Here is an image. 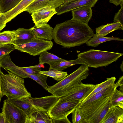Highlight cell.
Listing matches in <instances>:
<instances>
[{"label": "cell", "mask_w": 123, "mask_h": 123, "mask_svg": "<svg viewBox=\"0 0 123 123\" xmlns=\"http://www.w3.org/2000/svg\"><path fill=\"white\" fill-rule=\"evenodd\" d=\"M123 54L118 52L91 49L79 54L77 56L89 67L97 68L106 67L116 62Z\"/></svg>", "instance_id": "obj_4"}, {"label": "cell", "mask_w": 123, "mask_h": 123, "mask_svg": "<svg viewBox=\"0 0 123 123\" xmlns=\"http://www.w3.org/2000/svg\"><path fill=\"white\" fill-rule=\"evenodd\" d=\"M29 67L31 68H44V66L43 64H39L37 65Z\"/></svg>", "instance_id": "obj_41"}, {"label": "cell", "mask_w": 123, "mask_h": 123, "mask_svg": "<svg viewBox=\"0 0 123 123\" xmlns=\"http://www.w3.org/2000/svg\"><path fill=\"white\" fill-rule=\"evenodd\" d=\"M56 13L55 9L43 8L33 12L31 13V16L35 25L40 26L47 24Z\"/></svg>", "instance_id": "obj_11"}, {"label": "cell", "mask_w": 123, "mask_h": 123, "mask_svg": "<svg viewBox=\"0 0 123 123\" xmlns=\"http://www.w3.org/2000/svg\"><path fill=\"white\" fill-rule=\"evenodd\" d=\"M94 34L88 24L71 19L56 25L53 39L57 44L69 48L86 43Z\"/></svg>", "instance_id": "obj_1"}, {"label": "cell", "mask_w": 123, "mask_h": 123, "mask_svg": "<svg viewBox=\"0 0 123 123\" xmlns=\"http://www.w3.org/2000/svg\"><path fill=\"white\" fill-rule=\"evenodd\" d=\"M118 87L120 86L119 90L123 92V76H121L116 83Z\"/></svg>", "instance_id": "obj_37"}, {"label": "cell", "mask_w": 123, "mask_h": 123, "mask_svg": "<svg viewBox=\"0 0 123 123\" xmlns=\"http://www.w3.org/2000/svg\"><path fill=\"white\" fill-rule=\"evenodd\" d=\"M7 19L3 13L0 12V31L6 26Z\"/></svg>", "instance_id": "obj_36"}, {"label": "cell", "mask_w": 123, "mask_h": 123, "mask_svg": "<svg viewBox=\"0 0 123 123\" xmlns=\"http://www.w3.org/2000/svg\"><path fill=\"white\" fill-rule=\"evenodd\" d=\"M8 74H0L1 88L2 95L8 98L17 99L31 97L24 85L23 78L7 71Z\"/></svg>", "instance_id": "obj_2"}, {"label": "cell", "mask_w": 123, "mask_h": 123, "mask_svg": "<svg viewBox=\"0 0 123 123\" xmlns=\"http://www.w3.org/2000/svg\"><path fill=\"white\" fill-rule=\"evenodd\" d=\"M48 112L40 110L33 112L27 117L26 123H53Z\"/></svg>", "instance_id": "obj_18"}, {"label": "cell", "mask_w": 123, "mask_h": 123, "mask_svg": "<svg viewBox=\"0 0 123 123\" xmlns=\"http://www.w3.org/2000/svg\"><path fill=\"white\" fill-rule=\"evenodd\" d=\"M112 95L103 97L89 103L79 105L76 107L79 108L81 111L85 123H94L97 116Z\"/></svg>", "instance_id": "obj_7"}, {"label": "cell", "mask_w": 123, "mask_h": 123, "mask_svg": "<svg viewBox=\"0 0 123 123\" xmlns=\"http://www.w3.org/2000/svg\"><path fill=\"white\" fill-rule=\"evenodd\" d=\"M28 78L34 80L41 85L47 91L49 86L47 83L48 76L38 73L34 74H27Z\"/></svg>", "instance_id": "obj_32"}, {"label": "cell", "mask_w": 123, "mask_h": 123, "mask_svg": "<svg viewBox=\"0 0 123 123\" xmlns=\"http://www.w3.org/2000/svg\"><path fill=\"white\" fill-rule=\"evenodd\" d=\"M39 55V64H49L65 60L48 52L47 51L43 52Z\"/></svg>", "instance_id": "obj_26"}, {"label": "cell", "mask_w": 123, "mask_h": 123, "mask_svg": "<svg viewBox=\"0 0 123 123\" xmlns=\"http://www.w3.org/2000/svg\"><path fill=\"white\" fill-rule=\"evenodd\" d=\"M80 103L76 100H63L59 99L48 111L49 117L57 120L67 118Z\"/></svg>", "instance_id": "obj_5"}, {"label": "cell", "mask_w": 123, "mask_h": 123, "mask_svg": "<svg viewBox=\"0 0 123 123\" xmlns=\"http://www.w3.org/2000/svg\"><path fill=\"white\" fill-rule=\"evenodd\" d=\"M28 98L33 107V112L40 110L48 111L59 99V97L53 95L41 98H34L31 97Z\"/></svg>", "instance_id": "obj_10"}, {"label": "cell", "mask_w": 123, "mask_h": 123, "mask_svg": "<svg viewBox=\"0 0 123 123\" xmlns=\"http://www.w3.org/2000/svg\"><path fill=\"white\" fill-rule=\"evenodd\" d=\"M111 107L119 106L123 108V92L116 89L110 100Z\"/></svg>", "instance_id": "obj_30"}, {"label": "cell", "mask_w": 123, "mask_h": 123, "mask_svg": "<svg viewBox=\"0 0 123 123\" xmlns=\"http://www.w3.org/2000/svg\"><path fill=\"white\" fill-rule=\"evenodd\" d=\"M16 37L15 30L4 31L0 33V45H13Z\"/></svg>", "instance_id": "obj_28"}, {"label": "cell", "mask_w": 123, "mask_h": 123, "mask_svg": "<svg viewBox=\"0 0 123 123\" xmlns=\"http://www.w3.org/2000/svg\"><path fill=\"white\" fill-rule=\"evenodd\" d=\"M28 97L17 99L7 98V99L14 105L23 110L28 117L33 111V107L29 100Z\"/></svg>", "instance_id": "obj_22"}, {"label": "cell", "mask_w": 123, "mask_h": 123, "mask_svg": "<svg viewBox=\"0 0 123 123\" xmlns=\"http://www.w3.org/2000/svg\"><path fill=\"white\" fill-rule=\"evenodd\" d=\"M36 0H22L16 6L9 11L3 13L8 23L14 18L17 15L24 11L26 8Z\"/></svg>", "instance_id": "obj_19"}, {"label": "cell", "mask_w": 123, "mask_h": 123, "mask_svg": "<svg viewBox=\"0 0 123 123\" xmlns=\"http://www.w3.org/2000/svg\"><path fill=\"white\" fill-rule=\"evenodd\" d=\"M53 123H71L68 117L62 119H60L54 120H53Z\"/></svg>", "instance_id": "obj_38"}, {"label": "cell", "mask_w": 123, "mask_h": 123, "mask_svg": "<svg viewBox=\"0 0 123 123\" xmlns=\"http://www.w3.org/2000/svg\"><path fill=\"white\" fill-rule=\"evenodd\" d=\"M15 31L16 37L13 44L15 46L26 43L35 37L29 29L20 28L15 30Z\"/></svg>", "instance_id": "obj_20"}, {"label": "cell", "mask_w": 123, "mask_h": 123, "mask_svg": "<svg viewBox=\"0 0 123 123\" xmlns=\"http://www.w3.org/2000/svg\"><path fill=\"white\" fill-rule=\"evenodd\" d=\"M64 0H36L25 9L24 11L30 14L43 8L56 9L62 4Z\"/></svg>", "instance_id": "obj_13"}, {"label": "cell", "mask_w": 123, "mask_h": 123, "mask_svg": "<svg viewBox=\"0 0 123 123\" xmlns=\"http://www.w3.org/2000/svg\"><path fill=\"white\" fill-rule=\"evenodd\" d=\"M89 71L87 64H81L73 73L55 84L49 86L47 91L52 95L61 96L67 91L86 79L89 75Z\"/></svg>", "instance_id": "obj_3"}, {"label": "cell", "mask_w": 123, "mask_h": 123, "mask_svg": "<svg viewBox=\"0 0 123 123\" xmlns=\"http://www.w3.org/2000/svg\"><path fill=\"white\" fill-rule=\"evenodd\" d=\"M120 68L122 72L123 71V61L122 62V63L121 65Z\"/></svg>", "instance_id": "obj_43"}, {"label": "cell", "mask_w": 123, "mask_h": 123, "mask_svg": "<svg viewBox=\"0 0 123 123\" xmlns=\"http://www.w3.org/2000/svg\"><path fill=\"white\" fill-rule=\"evenodd\" d=\"M121 8L115 14L114 18V22H118L123 28V0L120 4Z\"/></svg>", "instance_id": "obj_35"}, {"label": "cell", "mask_w": 123, "mask_h": 123, "mask_svg": "<svg viewBox=\"0 0 123 123\" xmlns=\"http://www.w3.org/2000/svg\"><path fill=\"white\" fill-rule=\"evenodd\" d=\"M98 0H73L63 3L56 9L57 15L68 12L80 7L88 6L92 7L94 6Z\"/></svg>", "instance_id": "obj_12"}, {"label": "cell", "mask_w": 123, "mask_h": 123, "mask_svg": "<svg viewBox=\"0 0 123 123\" xmlns=\"http://www.w3.org/2000/svg\"><path fill=\"white\" fill-rule=\"evenodd\" d=\"M15 49V46L12 44L0 45V61Z\"/></svg>", "instance_id": "obj_34"}, {"label": "cell", "mask_w": 123, "mask_h": 123, "mask_svg": "<svg viewBox=\"0 0 123 123\" xmlns=\"http://www.w3.org/2000/svg\"><path fill=\"white\" fill-rule=\"evenodd\" d=\"M123 41L122 39L118 37H106L104 36H99L96 34H94L86 43L89 46L96 47L99 44L103 42L110 41Z\"/></svg>", "instance_id": "obj_25"}, {"label": "cell", "mask_w": 123, "mask_h": 123, "mask_svg": "<svg viewBox=\"0 0 123 123\" xmlns=\"http://www.w3.org/2000/svg\"><path fill=\"white\" fill-rule=\"evenodd\" d=\"M1 68L0 67V103L1 100V98L3 97V95L1 90V79H0V74L1 71Z\"/></svg>", "instance_id": "obj_42"}, {"label": "cell", "mask_w": 123, "mask_h": 123, "mask_svg": "<svg viewBox=\"0 0 123 123\" xmlns=\"http://www.w3.org/2000/svg\"><path fill=\"white\" fill-rule=\"evenodd\" d=\"M72 121L73 123H85V121L80 108L77 107L72 112Z\"/></svg>", "instance_id": "obj_33"}, {"label": "cell", "mask_w": 123, "mask_h": 123, "mask_svg": "<svg viewBox=\"0 0 123 123\" xmlns=\"http://www.w3.org/2000/svg\"><path fill=\"white\" fill-rule=\"evenodd\" d=\"M116 79V78L115 77L107 78L104 82L97 84L95 88L82 102L87 99L99 92L113 85L115 83Z\"/></svg>", "instance_id": "obj_27"}, {"label": "cell", "mask_w": 123, "mask_h": 123, "mask_svg": "<svg viewBox=\"0 0 123 123\" xmlns=\"http://www.w3.org/2000/svg\"><path fill=\"white\" fill-rule=\"evenodd\" d=\"M110 3H112L116 6L120 5L123 0H109Z\"/></svg>", "instance_id": "obj_40"}, {"label": "cell", "mask_w": 123, "mask_h": 123, "mask_svg": "<svg viewBox=\"0 0 123 123\" xmlns=\"http://www.w3.org/2000/svg\"><path fill=\"white\" fill-rule=\"evenodd\" d=\"M7 123H26L27 116L23 110L6 99L2 108Z\"/></svg>", "instance_id": "obj_9"}, {"label": "cell", "mask_w": 123, "mask_h": 123, "mask_svg": "<svg viewBox=\"0 0 123 123\" xmlns=\"http://www.w3.org/2000/svg\"><path fill=\"white\" fill-rule=\"evenodd\" d=\"M101 123H123V108L117 106L111 108Z\"/></svg>", "instance_id": "obj_17"}, {"label": "cell", "mask_w": 123, "mask_h": 123, "mask_svg": "<svg viewBox=\"0 0 123 123\" xmlns=\"http://www.w3.org/2000/svg\"><path fill=\"white\" fill-rule=\"evenodd\" d=\"M53 45L51 41L34 37L26 43L14 46L15 49L35 56L38 55L43 51L50 50Z\"/></svg>", "instance_id": "obj_6"}, {"label": "cell", "mask_w": 123, "mask_h": 123, "mask_svg": "<svg viewBox=\"0 0 123 123\" xmlns=\"http://www.w3.org/2000/svg\"><path fill=\"white\" fill-rule=\"evenodd\" d=\"M73 0H64V2L63 3H66L70 2Z\"/></svg>", "instance_id": "obj_44"}, {"label": "cell", "mask_w": 123, "mask_h": 123, "mask_svg": "<svg viewBox=\"0 0 123 123\" xmlns=\"http://www.w3.org/2000/svg\"><path fill=\"white\" fill-rule=\"evenodd\" d=\"M118 30H123L120 23L115 22L102 25L96 28V34L98 36H104L110 33Z\"/></svg>", "instance_id": "obj_23"}, {"label": "cell", "mask_w": 123, "mask_h": 123, "mask_svg": "<svg viewBox=\"0 0 123 123\" xmlns=\"http://www.w3.org/2000/svg\"><path fill=\"white\" fill-rule=\"evenodd\" d=\"M22 0H0V11L3 13L13 8Z\"/></svg>", "instance_id": "obj_31"}, {"label": "cell", "mask_w": 123, "mask_h": 123, "mask_svg": "<svg viewBox=\"0 0 123 123\" xmlns=\"http://www.w3.org/2000/svg\"><path fill=\"white\" fill-rule=\"evenodd\" d=\"M0 123H7L4 113L3 112L0 113Z\"/></svg>", "instance_id": "obj_39"}, {"label": "cell", "mask_w": 123, "mask_h": 123, "mask_svg": "<svg viewBox=\"0 0 123 123\" xmlns=\"http://www.w3.org/2000/svg\"><path fill=\"white\" fill-rule=\"evenodd\" d=\"M53 78L57 81H59L67 75V72L55 69H49L48 71H41L39 73Z\"/></svg>", "instance_id": "obj_29"}, {"label": "cell", "mask_w": 123, "mask_h": 123, "mask_svg": "<svg viewBox=\"0 0 123 123\" xmlns=\"http://www.w3.org/2000/svg\"><path fill=\"white\" fill-rule=\"evenodd\" d=\"M92 7L86 6L78 8L72 11V19L88 24L92 15Z\"/></svg>", "instance_id": "obj_14"}, {"label": "cell", "mask_w": 123, "mask_h": 123, "mask_svg": "<svg viewBox=\"0 0 123 123\" xmlns=\"http://www.w3.org/2000/svg\"><path fill=\"white\" fill-rule=\"evenodd\" d=\"M0 67L9 70L12 73L23 79L28 78L21 67L17 66L12 62L9 54L0 61Z\"/></svg>", "instance_id": "obj_16"}, {"label": "cell", "mask_w": 123, "mask_h": 123, "mask_svg": "<svg viewBox=\"0 0 123 123\" xmlns=\"http://www.w3.org/2000/svg\"><path fill=\"white\" fill-rule=\"evenodd\" d=\"M86 64L82 60L79 58L72 60L63 61L49 64V69H55L62 71L67 68L74 65L78 64Z\"/></svg>", "instance_id": "obj_24"}, {"label": "cell", "mask_w": 123, "mask_h": 123, "mask_svg": "<svg viewBox=\"0 0 123 123\" xmlns=\"http://www.w3.org/2000/svg\"><path fill=\"white\" fill-rule=\"evenodd\" d=\"M96 85L84 84L82 82L75 85L59 97L63 100H76L82 102L95 88Z\"/></svg>", "instance_id": "obj_8"}, {"label": "cell", "mask_w": 123, "mask_h": 123, "mask_svg": "<svg viewBox=\"0 0 123 123\" xmlns=\"http://www.w3.org/2000/svg\"><path fill=\"white\" fill-rule=\"evenodd\" d=\"M29 29L35 37L50 41L53 39L54 29L47 24L40 26L35 25Z\"/></svg>", "instance_id": "obj_15"}, {"label": "cell", "mask_w": 123, "mask_h": 123, "mask_svg": "<svg viewBox=\"0 0 123 123\" xmlns=\"http://www.w3.org/2000/svg\"></svg>", "instance_id": "obj_45"}, {"label": "cell", "mask_w": 123, "mask_h": 123, "mask_svg": "<svg viewBox=\"0 0 123 123\" xmlns=\"http://www.w3.org/2000/svg\"><path fill=\"white\" fill-rule=\"evenodd\" d=\"M118 87L116 83H115L113 85L96 93L87 99L80 103L76 106V108L79 105H83L89 103L103 97L112 96L115 90Z\"/></svg>", "instance_id": "obj_21"}]
</instances>
